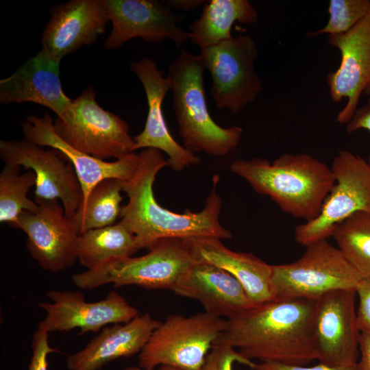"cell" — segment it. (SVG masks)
Here are the masks:
<instances>
[{
	"mask_svg": "<svg viewBox=\"0 0 370 370\" xmlns=\"http://www.w3.org/2000/svg\"><path fill=\"white\" fill-rule=\"evenodd\" d=\"M166 165L167 160L160 151L143 149L138 153V163L134 175L124 181L123 191L127 194L128 201L121 208L119 222L134 236L139 249H149L157 241L165 238H232V233L219 221L222 206L217 190L219 176L212 177V186L203 210L194 212L186 209L183 213H176L160 206L153 194L156 177Z\"/></svg>",
	"mask_w": 370,
	"mask_h": 370,
	"instance_id": "1",
	"label": "cell"
},
{
	"mask_svg": "<svg viewBox=\"0 0 370 370\" xmlns=\"http://www.w3.org/2000/svg\"><path fill=\"white\" fill-rule=\"evenodd\" d=\"M316 300L275 299L227 319L214 344L230 345L246 358L306 366L318 355L312 327Z\"/></svg>",
	"mask_w": 370,
	"mask_h": 370,
	"instance_id": "2",
	"label": "cell"
},
{
	"mask_svg": "<svg viewBox=\"0 0 370 370\" xmlns=\"http://www.w3.org/2000/svg\"><path fill=\"white\" fill-rule=\"evenodd\" d=\"M230 169L284 212L305 222L318 216L335 182L330 166L306 153H286L272 162L260 158L236 160Z\"/></svg>",
	"mask_w": 370,
	"mask_h": 370,
	"instance_id": "3",
	"label": "cell"
},
{
	"mask_svg": "<svg viewBox=\"0 0 370 370\" xmlns=\"http://www.w3.org/2000/svg\"><path fill=\"white\" fill-rule=\"evenodd\" d=\"M205 69L199 54L184 49L170 62L166 77L173 108L186 149L223 157L236 148L243 130L238 126L222 127L212 119L205 96Z\"/></svg>",
	"mask_w": 370,
	"mask_h": 370,
	"instance_id": "4",
	"label": "cell"
},
{
	"mask_svg": "<svg viewBox=\"0 0 370 370\" xmlns=\"http://www.w3.org/2000/svg\"><path fill=\"white\" fill-rule=\"evenodd\" d=\"M149 249L139 257L112 259L75 273L72 281L77 288L88 291L109 284L114 288L136 285L172 291L196 262L186 239H162Z\"/></svg>",
	"mask_w": 370,
	"mask_h": 370,
	"instance_id": "5",
	"label": "cell"
},
{
	"mask_svg": "<svg viewBox=\"0 0 370 370\" xmlns=\"http://www.w3.org/2000/svg\"><path fill=\"white\" fill-rule=\"evenodd\" d=\"M227 320L206 313L168 316L153 332L138 354V366L153 370L162 365L180 370H201Z\"/></svg>",
	"mask_w": 370,
	"mask_h": 370,
	"instance_id": "6",
	"label": "cell"
},
{
	"mask_svg": "<svg viewBox=\"0 0 370 370\" xmlns=\"http://www.w3.org/2000/svg\"><path fill=\"white\" fill-rule=\"evenodd\" d=\"M362 279L338 248L327 239L306 246L294 262L272 265L275 299L317 300L334 291H356Z\"/></svg>",
	"mask_w": 370,
	"mask_h": 370,
	"instance_id": "7",
	"label": "cell"
},
{
	"mask_svg": "<svg viewBox=\"0 0 370 370\" xmlns=\"http://www.w3.org/2000/svg\"><path fill=\"white\" fill-rule=\"evenodd\" d=\"M53 127L71 147L101 160L119 159L135 151L128 124L98 104L91 86L73 100L69 112L64 118L57 117Z\"/></svg>",
	"mask_w": 370,
	"mask_h": 370,
	"instance_id": "8",
	"label": "cell"
},
{
	"mask_svg": "<svg viewBox=\"0 0 370 370\" xmlns=\"http://www.w3.org/2000/svg\"><path fill=\"white\" fill-rule=\"evenodd\" d=\"M334 184L318 216L295 229L297 243L308 246L332 236L335 228L358 212L370 213V164L350 151L341 150L331 164Z\"/></svg>",
	"mask_w": 370,
	"mask_h": 370,
	"instance_id": "9",
	"label": "cell"
},
{
	"mask_svg": "<svg viewBox=\"0 0 370 370\" xmlns=\"http://www.w3.org/2000/svg\"><path fill=\"white\" fill-rule=\"evenodd\" d=\"M257 45L247 34L201 49L205 68L212 77L210 95L217 108L238 113L253 102L262 88L254 64Z\"/></svg>",
	"mask_w": 370,
	"mask_h": 370,
	"instance_id": "10",
	"label": "cell"
},
{
	"mask_svg": "<svg viewBox=\"0 0 370 370\" xmlns=\"http://www.w3.org/2000/svg\"><path fill=\"white\" fill-rule=\"evenodd\" d=\"M0 156L5 164L32 170L36 177L35 197L60 200L68 219L81 208L83 196L75 171L58 150H45L26 138L1 140Z\"/></svg>",
	"mask_w": 370,
	"mask_h": 370,
	"instance_id": "11",
	"label": "cell"
},
{
	"mask_svg": "<svg viewBox=\"0 0 370 370\" xmlns=\"http://www.w3.org/2000/svg\"><path fill=\"white\" fill-rule=\"evenodd\" d=\"M34 199L39 209L22 212L15 228L26 234L28 252L42 269L56 273L71 267L77 260L76 227L59 199Z\"/></svg>",
	"mask_w": 370,
	"mask_h": 370,
	"instance_id": "12",
	"label": "cell"
},
{
	"mask_svg": "<svg viewBox=\"0 0 370 370\" xmlns=\"http://www.w3.org/2000/svg\"><path fill=\"white\" fill-rule=\"evenodd\" d=\"M356 291L337 290L316 300L312 335L319 362L344 367L358 362L360 331Z\"/></svg>",
	"mask_w": 370,
	"mask_h": 370,
	"instance_id": "13",
	"label": "cell"
},
{
	"mask_svg": "<svg viewBox=\"0 0 370 370\" xmlns=\"http://www.w3.org/2000/svg\"><path fill=\"white\" fill-rule=\"evenodd\" d=\"M47 297L51 302H39L45 312L42 320L49 332L80 330L79 334L97 332L109 324L127 323L139 311L119 293L110 291L98 301L88 302L77 291L51 289Z\"/></svg>",
	"mask_w": 370,
	"mask_h": 370,
	"instance_id": "14",
	"label": "cell"
},
{
	"mask_svg": "<svg viewBox=\"0 0 370 370\" xmlns=\"http://www.w3.org/2000/svg\"><path fill=\"white\" fill-rule=\"evenodd\" d=\"M112 22L106 49L121 47L134 38L159 42L166 38L181 47L189 39V32L177 23L184 16L173 13L164 3L154 0H102Z\"/></svg>",
	"mask_w": 370,
	"mask_h": 370,
	"instance_id": "15",
	"label": "cell"
},
{
	"mask_svg": "<svg viewBox=\"0 0 370 370\" xmlns=\"http://www.w3.org/2000/svg\"><path fill=\"white\" fill-rule=\"evenodd\" d=\"M328 41L341 56L338 68L327 75L329 93L335 103L347 99L336 119L347 124L370 85V11L346 33L328 36Z\"/></svg>",
	"mask_w": 370,
	"mask_h": 370,
	"instance_id": "16",
	"label": "cell"
},
{
	"mask_svg": "<svg viewBox=\"0 0 370 370\" xmlns=\"http://www.w3.org/2000/svg\"><path fill=\"white\" fill-rule=\"evenodd\" d=\"M109 21L102 0H73L54 7L42 34L44 54L60 62L104 33Z\"/></svg>",
	"mask_w": 370,
	"mask_h": 370,
	"instance_id": "17",
	"label": "cell"
},
{
	"mask_svg": "<svg viewBox=\"0 0 370 370\" xmlns=\"http://www.w3.org/2000/svg\"><path fill=\"white\" fill-rule=\"evenodd\" d=\"M130 69L141 82L148 105L144 129L133 137L134 150L153 148L164 151L169 157L168 165L177 171L198 164L199 158L172 137L164 120L162 103L170 90L167 77L163 76L157 63L148 58L132 62Z\"/></svg>",
	"mask_w": 370,
	"mask_h": 370,
	"instance_id": "18",
	"label": "cell"
},
{
	"mask_svg": "<svg viewBox=\"0 0 370 370\" xmlns=\"http://www.w3.org/2000/svg\"><path fill=\"white\" fill-rule=\"evenodd\" d=\"M21 125L25 138L39 146H47L58 150L73 164L82 192V206L92 188L102 180L117 178L127 181L136 170L138 153L132 152L116 161L106 162L73 148L56 133L53 120L49 114L46 113L42 116L30 115Z\"/></svg>",
	"mask_w": 370,
	"mask_h": 370,
	"instance_id": "19",
	"label": "cell"
},
{
	"mask_svg": "<svg viewBox=\"0 0 370 370\" xmlns=\"http://www.w3.org/2000/svg\"><path fill=\"white\" fill-rule=\"evenodd\" d=\"M60 62L40 52L9 77L0 81V103H35L49 108L58 118L70 111L73 100L64 92Z\"/></svg>",
	"mask_w": 370,
	"mask_h": 370,
	"instance_id": "20",
	"label": "cell"
},
{
	"mask_svg": "<svg viewBox=\"0 0 370 370\" xmlns=\"http://www.w3.org/2000/svg\"><path fill=\"white\" fill-rule=\"evenodd\" d=\"M172 291L199 301L206 313L217 317L230 319L256 306L233 275L207 262H196Z\"/></svg>",
	"mask_w": 370,
	"mask_h": 370,
	"instance_id": "21",
	"label": "cell"
},
{
	"mask_svg": "<svg viewBox=\"0 0 370 370\" xmlns=\"http://www.w3.org/2000/svg\"><path fill=\"white\" fill-rule=\"evenodd\" d=\"M196 262L215 265L233 275L243 286L254 306L275 299L272 265L251 253L236 252L215 237L186 238Z\"/></svg>",
	"mask_w": 370,
	"mask_h": 370,
	"instance_id": "22",
	"label": "cell"
},
{
	"mask_svg": "<svg viewBox=\"0 0 370 370\" xmlns=\"http://www.w3.org/2000/svg\"><path fill=\"white\" fill-rule=\"evenodd\" d=\"M160 322L149 313L103 328L82 349L66 358L69 370H99L108 363L140 353Z\"/></svg>",
	"mask_w": 370,
	"mask_h": 370,
	"instance_id": "23",
	"label": "cell"
},
{
	"mask_svg": "<svg viewBox=\"0 0 370 370\" xmlns=\"http://www.w3.org/2000/svg\"><path fill=\"white\" fill-rule=\"evenodd\" d=\"M257 20L258 12L247 0H210L189 25V39L202 49L232 39L231 29L236 21L250 24Z\"/></svg>",
	"mask_w": 370,
	"mask_h": 370,
	"instance_id": "24",
	"label": "cell"
},
{
	"mask_svg": "<svg viewBox=\"0 0 370 370\" xmlns=\"http://www.w3.org/2000/svg\"><path fill=\"white\" fill-rule=\"evenodd\" d=\"M139 248L134 236L120 222L79 235L77 259L87 269L112 259L132 256Z\"/></svg>",
	"mask_w": 370,
	"mask_h": 370,
	"instance_id": "25",
	"label": "cell"
},
{
	"mask_svg": "<svg viewBox=\"0 0 370 370\" xmlns=\"http://www.w3.org/2000/svg\"><path fill=\"white\" fill-rule=\"evenodd\" d=\"M124 180L108 178L98 183L71 220L79 234L115 223L120 216Z\"/></svg>",
	"mask_w": 370,
	"mask_h": 370,
	"instance_id": "26",
	"label": "cell"
},
{
	"mask_svg": "<svg viewBox=\"0 0 370 370\" xmlns=\"http://www.w3.org/2000/svg\"><path fill=\"white\" fill-rule=\"evenodd\" d=\"M332 236L338 249L362 278H369L370 213H354L335 228Z\"/></svg>",
	"mask_w": 370,
	"mask_h": 370,
	"instance_id": "27",
	"label": "cell"
},
{
	"mask_svg": "<svg viewBox=\"0 0 370 370\" xmlns=\"http://www.w3.org/2000/svg\"><path fill=\"white\" fill-rule=\"evenodd\" d=\"M20 171L19 166L5 164L0 173V221L14 228L22 212L39 209V205L27 197L30 188L36 186V174L32 170L23 174Z\"/></svg>",
	"mask_w": 370,
	"mask_h": 370,
	"instance_id": "28",
	"label": "cell"
},
{
	"mask_svg": "<svg viewBox=\"0 0 370 370\" xmlns=\"http://www.w3.org/2000/svg\"><path fill=\"white\" fill-rule=\"evenodd\" d=\"M370 11V0H330V18L320 29L307 33L314 37L321 34L338 35L346 33L361 21Z\"/></svg>",
	"mask_w": 370,
	"mask_h": 370,
	"instance_id": "29",
	"label": "cell"
},
{
	"mask_svg": "<svg viewBox=\"0 0 370 370\" xmlns=\"http://www.w3.org/2000/svg\"><path fill=\"white\" fill-rule=\"evenodd\" d=\"M208 354L201 370H233L234 362L254 369L256 363L244 357L235 348L225 344H214Z\"/></svg>",
	"mask_w": 370,
	"mask_h": 370,
	"instance_id": "30",
	"label": "cell"
},
{
	"mask_svg": "<svg viewBox=\"0 0 370 370\" xmlns=\"http://www.w3.org/2000/svg\"><path fill=\"white\" fill-rule=\"evenodd\" d=\"M49 331L42 321L38 324L32 341V358L28 370H49L47 358L49 354L58 350L50 347Z\"/></svg>",
	"mask_w": 370,
	"mask_h": 370,
	"instance_id": "31",
	"label": "cell"
},
{
	"mask_svg": "<svg viewBox=\"0 0 370 370\" xmlns=\"http://www.w3.org/2000/svg\"><path fill=\"white\" fill-rule=\"evenodd\" d=\"M356 293L359 299L356 312L358 328L360 332L370 333V278L361 280Z\"/></svg>",
	"mask_w": 370,
	"mask_h": 370,
	"instance_id": "32",
	"label": "cell"
},
{
	"mask_svg": "<svg viewBox=\"0 0 370 370\" xmlns=\"http://www.w3.org/2000/svg\"><path fill=\"white\" fill-rule=\"evenodd\" d=\"M254 370H358V365L334 367L321 362L318 365L307 367L289 365L275 362H263L256 364Z\"/></svg>",
	"mask_w": 370,
	"mask_h": 370,
	"instance_id": "33",
	"label": "cell"
},
{
	"mask_svg": "<svg viewBox=\"0 0 370 370\" xmlns=\"http://www.w3.org/2000/svg\"><path fill=\"white\" fill-rule=\"evenodd\" d=\"M361 129L368 130L370 132V97L369 104L360 108L358 107L352 119L347 123L348 133H352ZM369 163L370 164V157Z\"/></svg>",
	"mask_w": 370,
	"mask_h": 370,
	"instance_id": "34",
	"label": "cell"
},
{
	"mask_svg": "<svg viewBox=\"0 0 370 370\" xmlns=\"http://www.w3.org/2000/svg\"><path fill=\"white\" fill-rule=\"evenodd\" d=\"M359 349L360 359L357 362L358 370H370V333L361 332Z\"/></svg>",
	"mask_w": 370,
	"mask_h": 370,
	"instance_id": "35",
	"label": "cell"
},
{
	"mask_svg": "<svg viewBox=\"0 0 370 370\" xmlns=\"http://www.w3.org/2000/svg\"><path fill=\"white\" fill-rule=\"evenodd\" d=\"M165 5L169 8L177 9L184 11H190L196 9L201 3H206L202 0H169L166 1Z\"/></svg>",
	"mask_w": 370,
	"mask_h": 370,
	"instance_id": "36",
	"label": "cell"
},
{
	"mask_svg": "<svg viewBox=\"0 0 370 370\" xmlns=\"http://www.w3.org/2000/svg\"><path fill=\"white\" fill-rule=\"evenodd\" d=\"M119 370H149V369L141 368L139 366L138 367L130 366V367H127ZM156 370H180V369L173 367L167 366V365H162V366L158 367V369Z\"/></svg>",
	"mask_w": 370,
	"mask_h": 370,
	"instance_id": "37",
	"label": "cell"
},
{
	"mask_svg": "<svg viewBox=\"0 0 370 370\" xmlns=\"http://www.w3.org/2000/svg\"><path fill=\"white\" fill-rule=\"evenodd\" d=\"M364 94L370 97V85L367 88V89L365 90Z\"/></svg>",
	"mask_w": 370,
	"mask_h": 370,
	"instance_id": "38",
	"label": "cell"
}]
</instances>
